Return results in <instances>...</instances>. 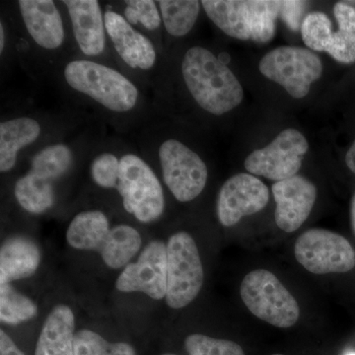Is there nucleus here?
I'll return each instance as SVG.
<instances>
[{
	"instance_id": "obj_1",
	"label": "nucleus",
	"mask_w": 355,
	"mask_h": 355,
	"mask_svg": "<svg viewBox=\"0 0 355 355\" xmlns=\"http://www.w3.org/2000/svg\"><path fill=\"white\" fill-rule=\"evenodd\" d=\"M89 175L99 188L116 190L123 209L141 223H153L164 214L162 184L141 153L125 144H107L92 153Z\"/></svg>"
},
{
	"instance_id": "obj_2",
	"label": "nucleus",
	"mask_w": 355,
	"mask_h": 355,
	"mask_svg": "<svg viewBox=\"0 0 355 355\" xmlns=\"http://www.w3.org/2000/svg\"><path fill=\"white\" fill-rule=\"evenodd\" d=\"M62 80L83 98L114 120H128L144 110V93L120 69L104 62L76 58L62 69Z\"/></svg>"
},
{
	"instance_id": "obj_3",
	"label": "nucleus",
	"mask_w": 355,
	"mask_h": 355,
	"mask_svg": "<svg viewBox=\"0 0 355 355\" xmlns=\"http://www.w3.org/2000/svg\"><path fill=\"white\" fill-rule=\"evenodd\" d=\"M184 86L196 104L214 116H222L241 104V83L220 58L209 49L191 46L181 64Z\"/></svg>"
},
{
	"instance_id": "obj_4",
	"label": "nucleus",
	"mask_w": 355,
	"mask_h": 355,
	"mask_svg": "<svg viewBox=\"0 0 355 355\" xmlns=\"http://www.w3.org/2000/svg\"><path fill=\"white\" fill-rule=\"evenodd\" d=\"M163 182L180 202L196 200L205 190L209 169L190 146L175 137L161 140L154 150Z\"/></svg>"
},
{
	"instance_id": "obj_5",
	"label": "nucleus",
	"mask_w": 355,
	"mask_h": 355,
	"mask_svg": "<svg viewBox=\"0 0 355 355\" xmlns=\"http://www.w3.org/2000/svg\"><path fill=\"white\" fill-rule=\"evenodd\" d=\"M240 293L244 304L254 316L266 323L287 329L300 316L297 301L272 272L257 270L242 280Z\"/></svg>"
},
{
	"instance_id": "obj_6",
	"label": "nucleus",
	"mask_w": 355,
	"mask_h": 355,
	"mask_svg": "<svg viewBox=\"0 0 355 355\" xmlns=\"http://www.w3.org/2000/svg\"><path fill=\"white\" fill-rule=\"evenodd\" d=\"M168 280L166 302L182 309L193 302L203 286L205 273L200 252L189 233L178 232L168 240Z\"/></svg>"
},
{
	"instance_id": "obj_7",
	"label": "nucleus",
	"mask_w": 355,
	"mask_h": 355,
	"mask_svg": "<svg viewBox=\"0 0 355 355\" xmlns=\"http://www.w3.org/2000/svg\"><path fill=\"white\" fill-rule=\"evenodd\" d=\"M261 73L279 84L295 99L309 93L311 84L323 72L321 60L312 51L282 46L266 53L259 64Z\"/></svg>"
},
{
	"instance_id": "obj_8",
	"label": "nucleus",
	"mask_w": 355,
	"mask_h": 355,
	"mask_svg": "<svg viewBox=\"0 0 355 355\" xmlns=\"http://www.w3.org/2000/svg\"><path fill=\"white\" fill-rule=\"evenodd\" d=\"M296 260L315 275L349 272L355 266V252L338 233L314 228L299 236L294 247Z\"/></svg>"
},
{
	"instance_id": "obj_9",
	"label": "nucleus",
	"mask_w": 355,
	"mask_h": 355,
	"mask_svg": "<svg viewBox=\"0 0 355 355\" xmlns=\"http://www.w3.org/2000/svg\"><path fill=\"white\" fill-rule=\"evenodd\" d=\"M309 149L304 135L294 128L279 133L268 146L253 151L245 160L250 174L282 181L296 176Z\"/></svg>"
},
{
	"instance_id": "obj_10",
	"label": "nucleus",
	"mask_w": 355,
	"mask_h": 355,
	"mask_svg": "<svg viewBox=\"0 0 355 355\" xmlns=\"http://www.w3.org/2000/svg\"><path fill=\"white\" fill-rule=\"evenodd\" d=\"M110 46L116 57L133 73L146 76L155 73L159 51L155 42L133 27L116 9L104 10Z\"/></svg>"
},
{
	"instance_id": "obj_11",
	"label": "nucleus",
	"mask_w": 355,
	"mask_h": 355,
	"mask_svg": "<svg viewBox=\"0 0 355 355\" xmlns=\"http://www.w3.org/2000/svg\"><path fill=\"white\" fill-rule=\"evenodd\" d=\"M168 259L164 242H149L135 263H130L119 275V291L141 292L154 300H161L167 293Z\"/></svg>"
},
{
	"instance_id": "obj_12",
	"label": "nucleus",
	"mask_w": 355,
	"mask_h": 355,
	"mask_svg": "<svg viewBox=\"0 0 355 355\" xmlns=\"http://www.w3.org/2000/svg\"><path fill=\"white\" fill-rule=\"evenodd\" d=\"M17 8L28 38L37 50L55 53L64 49L69 35L57 2L20 0L17 1Z\"/></svg>"
},
{
	"instance_id": "obj_13",
	"label": "nucleus",
	"mask_w": 355,
	"mask_h": 355,
	"mask_svg": "<svg viewBox=\"0 0 355 355\" xmlns=\"http://www.w3.org/2000/svg\"><path fill=\"white\" fill-rule=\"evenodd\" d=\"M270 200L268 187L254 175L240 173L229 178L217 197L218 220L225 227L238 223L243 217L265 209Z\"/></svg>"
},
{
	"instance_id": "obj_14",
	"label": "nucleus",
	"mask_w": 355,
	"mask_h": 355,
	"mask_svg": "<svg viewBox=\"0 0 355 355\" xmlns=\"http://www.w3.org/2000/svg\"><path fill=\"white\" fill-rule=\"evenodd\" d=\"M69 16L72 36L83 58L102 62L110 46L105 14L97 0L60 2Z\"/></svg>"
},
{
	"instance_id": "obj_15",
	"label": "nucleus",
	"mask_w": 355,
	"mask_h": 355,
	"mask_svg": "<svg viewBox=\"0 0 355 355\" xmlns=\"http://www.w3.org/2000/svg\"><path fill=\"white\" fill-rule=\"evenodd\" d=\"M272 193L277 202L275 222L287 233L297 230L307 220L317 198L316 187L302 176L277 182Z\"/></svg>"
},
{
	"instance_id": "obj_16",
	"label": "nucleus",
	"mask_w": 355,
	"mask_h": 355,
	"mask_svg": "<svg viewBox=\"0 0 355 355\" xmlns=\"http://www.w3.org/2000/svg\"><path fill=\"white\" fill-rule=\"evenodd\" d=\"M44 123L36 116H17L0 123V172H11L20 154L44 137Z\"/></svg>"
},
{
	"instance_id": "obj_17",
	"label": "nucleus",
	"mask_w": 355,
	"mask_h": 355,
	"mask_svg": "<svg viewBox=\"0 0 355 355\" xmlns=\"http://www.w3.org/2000/svg\"><path fill=\"white\" fill-rule=\"evenodd\" d=\"M76 318L69 306L53 308L42 327L35 355H73Z\"/></svg>"
},
{
	"instance_id": "obj_18",
	"label": "nucleus",
	"mask_w": 355,
	"mask_h": 355,
	"mask_svg": "<svg viewBox=\"0 0 355 355\" xmlns=\"http://www.w3.org/2000/svg\"><path fill=\"white\" fill-rule=\"evenodd\" d=\"M40 263L41 251L36 243L23 236L9 238L0 249V284L31 277Z\"/></svg>"
},
{
	"instance_id": "obj_19",
	"label": "nucleus",
	"mask_w": 355,
	"mask_h": 355,
	"mask_svg": "<svg viewBox=\"0 0 355 355\" xmlns=\"http://www.w3.org/2000/svg\"><path fill=\"white\" fill-rule=\"evenodd\" d=\"M78 155L76 144L67 140H53L40 147L30 159L28 172L53 186L67 176L76 162Z\"/></svg>"
},
{
	"instance_id": "obj_20",
	"label": "nucleus",
	"mask_w": 355,
	"mask_h": 355,
	"mask_svg": "<svg viewBox=\"0 0 355 355\" xmlns=\"http://www.w3.org/2000/svg\"><path fill=\"white\" fill-rule=\"evenodd\" d=\"M111 229L108 216L102 210H83L70 221L65 237L73 249L100 253Z\"/></svg>"
},
{
	"instance_id": "obj_21",
	"label": "nucleus",
	"mask_w": 355,
	"mask_h": 355,
	"mask_svg": "<svg viewBox=\"0 0 355 355\" xmlns=\"http://www.w3.org/2000/svg\"><path fill=\"white\" fill-rule=\"evenodd\" d=\"M202 6L209 20L224 34L237 40H250L247 1L203 0Z\"/></svg>"
},
{
	"instance_id": "obj_22",
	"label": "nucleus",
	"mask_w": 355,
	"mask_h": 355,
	"mask_svg": "<svg viewBox=\"0 0 355 355\" xmlns=\"http://www.w3.org/2000/svg\"><path fill=\"white\" fill-rule=\"evenodd\" d=\"M141 242V236L137 229L128 224H119L112 227L108 240L99 254L108 268H125L139 253Z\"/></svg>"
},
{
	"instance_id": "obj_23",
	"label": "nucleus",
	"mask_w": 355,
	"mask_h": 355,
	"mask_svg": "<svg viewBox=\"0 0 355 355\" xmlns=\"http://www.w3.org/2000/svg\"><path fill=\"white\" fill-rule=\"evenodd\" d=\"M18 205L32 214H43L55 203V187L26 172L18 178L13 189Z\"/></svg>"
},
{
	"instance_id": "obj_24",
	"label": "nucleus",
	"mask_w": 355,
	"mask_h": 355,
	"mask_svg": "<svg viewBox=\"0 0 355 355\" xmlns=\"http://www.w3.org/2000/svg\"><path fill=\"white\" fill-rule=\"evenodd\" d=\"M157 4L165 32L173 38H183L193 29L202 7L197 0H160Z\"/></svg>"
},
{
	"instance_id": "obj_25",
	"label": "nucleus",
	"mask_w": 355,
	"mask_h": 355,
	"mask_svg": "<svg viewBox=\"0 0 355 355\" xmlns=\"http://www.w3.org/2000/svg\"><path fill=\"white\" fill-rule=\"evenodd\" d=\"M250 40L265 44L275 36V20L280 12L282 1L251 0L247 1Z\"/></svg>"
},
{
	"instance_id": "obj_26",
	"label": "nucleus",
	"mask_w": 355,
	"mask_h": 355,
	"mask_svg": "<svg viewBox=\"0 0 355 355\" xmlns=\"http://www.w3.org/2000/svg\"><path fill=\"white\" fill-rule=\"evenodd\" d=\"M38 313L36 303L16 291L10 284L0 286V320L7 324L30 321Z\"/></svg>"
},
{
	"instance_id": "obj_27",
	"label": "nucleus",
	"mask_w": 355,
	"mask_h": 355,
	"mask_svg": "<svg viewBox=\"0 0 355 355\" xmlns=\"http://www.w3.org/2000/svg\"><path fill=\"white\" fill-rule=\"evenodd\" d=\"M123 10L119 11L130 23L153 39L162 26L160 9L157 1L153 0H128L121 2Z\"/></svg>"
},
{
	"instance_id": "obj_28",
	"label": "nucleus",
	"mask_w": 355,
	"mask_h": 355,
	"mask_svg": "<svg viewBox=\"0 0 355 355\" xmlns=\"http://www.w3.org/2000/svg\"><path fill=\"white\" fill-rule=\"evenodd\" d=\"M73 355H137V352L128 343H109L99 334L84 329L76 334Z\"/></svg>"
},
{
	"instance_id": "obj_29",
	"label": "nucleus",
	"mask_w": 355,
	"mask_h": 355,
	"mask_svg": "<svg viewBox=\"0 0 355 355\" xmlns=\"http://www.w3.org/2000/svg\"><path fill=\"white\" fill-rule=\"evenodd\" d=\"M300 30L303 42L312 51H326L333 38L331 20L324 13L308 14Z\"/></svg>"
},
{
	"instance_id": "obj_30",
	"label": "nucleus",
	"mask_w": 355,
	"mask_h": 355,
	"mask_svg": "<svg viewBox=\"0 0 355 355\" xmlns=\"http://www.w3.org/2000/svg\"><path fill=\"white\" fill-rule=\"evenodd\" d=\"M184 347L190 355H245L238 343L200 334L189 336Z\"/></svg>"
},
{
	"instance_id": "obj_31",
	"label": "nucleus",
	"mask_w": 355,
	"mask_h": 355,
	"mask_svg": "<svg viewBox=\"0 0 355 355\" xmlns=\"http://www.w3.org/2000/svg\"><path fill=\"white\" fill-rule=\"evenodd\" d=\"M326 53L338 62L352 64L355 62V36L349 33L338 30L334 33L333 38Z\"/></svg>"
},
{
	"instance_id": "obj_32",
	"label": "nucleus",
	"mask_w": 355,
	"mask_h": 355,
	"mask_svg": "<svg viewBox=\"0 0 355 355\" xmlns=\"http://www.w3.org/2000/svg\"><path fill=\"white\" fill-rule=\"evenodd\" d=\"M306 6H307V2L305 1H296V0L282 1L280 16L293 31H298L300 29Z\"/></svg>"
},
{
	"instance_id": "obj_33",
	"label": "nucleus",
	"mask_w": 355,
	"mask_h": 355,
	"mask_svg": "<svg viewBox=\"0 0 355 355\" xmlns=\"http://www.w3.org/2000/svg\"><path fill=\"white\" fill-rule=\"evenodd\" d=\"M334 14L342 31L349 33L355 36V9L349 4L338 2L334 7Z\"/></svg>"
},
{
	"instance_id": "obj_34",
	"label": "nucleus",
	"mask_w": 355,
	"mask_h": 355,
	"mask_svg": "<svg viewBox=\"0 0 355 355\" xmlns=\"http://www.w3.org/2000/svg\"><path fill=\"white\" fill-rule=\"evenodd\" d=\"M0 355H25L3 330L0 331Z\"/></svg>"
},
{
	"instance_id": "obj_35",
	"label": "nucleus",
	"mask_w": 355,
	"mask_h": 355,
	"mask_svg": "<svg viewBox=\"0 0 355 355\" xmlns=\"http://www.w3.org/2000/svg\"><path fill=\"white\" fill-rule=\"evenodd\" d=\"M7 44V33H6V25L4 20L0 21V53H1V58L3 57L4 51H6Z\"/></svg>"
},
{
	"instance_id": "obj_36",
	"label": "nucleus",
	"mask_w": 355,
	"mask_h": 355,
	"mask_svg": "<svg viewBox=\"0 0 355 355\" xmlns=\"http://www.w3.org/2000/svg\"><path fill=\"white\" fill-rule=\"evenodd\" d=\"M345 163H347V167L355 174V140L352 146H350L349 151H347V156H345Z\"/></svg>"
},
{
	"instance_id": "obj_37",
	"label": "nucleus",
	"mask_w": 355,
	"mask_h": 355,
	"mask_svg": "<svg viewBox=\"0 0 355 355\" xmlns=\"http://www.w3.org/2000/svg\"><path fill=\"white\" fill-rule=\"evenodd\" d=\"M350 216H352V226L355 234V193L352 200V209H350Z\"/></svg>"
},
{
	"instance_id": "obj_38",
	"label": "nucleus",
	"mask_w": 355,
	"mask_h": 355,
	"mask_svg": "<svg viewBox=\"0 0 355 355\" xmlns=\"http://www.w3.org/2000/svg\"><path fill=\"white\" fill-rule=\"evenodd\" d=\"M345 355H355V352H347Z\"/></svg>"
},
{
	"instance_id": "obj_39",
	"label": "nucleus",
	"mask_w": 355,
	"mask_h": 355,
	"mask_svg": "<svg viewBox=\"0 0 355 355\" xmlns=\"http://www.w3.org/2000/svg\"><path fill=\"white\" fill-rule=\"evenodd\" d=\"M163 355H177V354H163Z\"/></svg>"
},
{
	"instance_id": "obj_40",
	"label": "nucleus",
	"mask_w": 355,
	"mask_h": 355,
	"mask_svg": "<svg viewBox=\"0 0 355 355\" xmlns=\"http://www.w3.org/2000/svg\"><path fill=\"white\" fill-rule=\"evenodd\" d=\"M272 355H284V354H272Z\"/></svg>"
}]
</instances>
